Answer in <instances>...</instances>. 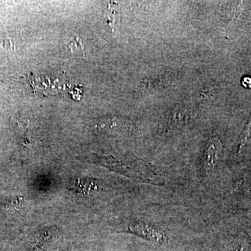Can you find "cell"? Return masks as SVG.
I'll return each instance as SVG.
<instances>
[{
  "label": "cell",
  "instance_id": "277c9868",
  "mask_svg": "<svg viewBox=\"0 0 251 251\" xmlns=\"http://www.w3.org/2000/svg\"><path fill=\"white\" fill-rule=\"evenodd\" d=\"M251 117L250 120H249V124L246 127L245 130H244V133L241 138L240 143L239 145V152L241 151V150L243 148V147L247 143L248 139L249 138V136L251 135Z\"/></svg>",
  "mask_w": 251,
  "mask_h": 251
},
{
  "label": "cell",
  "instance_id": "5b68a950",
  "mask_svg": "<svg viewBox=\"0 0 251 251\" xmlns=\"http://www.w3.org/2000/svg\"><path fill=\"white\" fill-rule=\"evenodd\" d=\"M0 46L4 48V49H6L8 50H15L16 49V47H15V45L14 42L11 40V39H4V41H1L0 42Z\"/></svg>",
  "mask_w": 251,
  "mask_h": 251
},
{
  "label": "cell",
  "instance_id": "3957f363",
  "mask_svg": "<svg viewBox=\"0 0 251 251\" xmlns=\"http://www.w3.org/2000/svg\"><path fill=\"white\" fill-rule=\"evenodd\" d=\"M68 50L71 52H74L75 49H80V50H85V47L82 44V39H80V36L78 35L74 36V39L71 41L70 44L67 46Z\"/></svg>",
  "mask_w": 251,
  "mask_h": 251
},
{
  "label": "cell",
  "instance_id": "7a4b0ae2",
  "mask_svg": "<svg viewBox=\"0 0 251 251\" xmlns=\"http://www.w3.org/2000/svg\"><path fill=\"white\" fill-rule=\"evenodd\" d=\"M186 110H184V108H181V107L175 108L170 117L168 128L171 130L173 129L176 127H179L180 125L184 123L186 120Z\"/></svg>",
  "mask_w": 251,
  "mask_h": 251
},
{
  "label": "cell",
  "instance_id": "6da1fadb",
  "mask_svg": "<svg viewBox=\"0 0 251 251\" xmlns=\"http://www.w3.org/2000/svg\"><path fill=\"white\" fill-rule=\"evenodd\" d=\"M221 147V141L217 138H211L208 142L204 153V166L207 171L214 168Z\"/></svg>",
  "mask_w": 251,
  "mask_h": 251
}]
</instances>
